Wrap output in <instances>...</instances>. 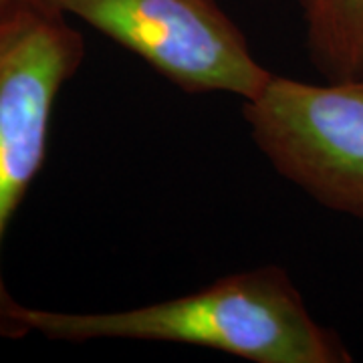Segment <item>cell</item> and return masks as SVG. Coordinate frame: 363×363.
Here are the masks:
<instances>
[{
	"label": "cell",
	"mask_w": 363,
	"mask_h": 363,
	"mask_svg": "<svg viewBox=\"0 0 363 363\" xmlns=\"http://www.w3.org/2000/svg\"><path fill=\"white\" fill-rule=\"evenodd\" d=\"M83 59L85 40L52 0L0 2V339L30 335L4 281L2 245L47 156L55 101Z\"/></svg>",
	"instance_id": "cell-2"
},
{
	"label": "cell",
	"mask_w": 363,
	"mask_h": 363,
	"mask_svg": "<svg viewBox=\"0 0 363 363\" xmlns=\"http://www.w3.org/2000/svg\"><path fill=\"white\" fill-rule=\"evenodd\" d=\"M0 2H2V0H0Z\"/></svg>",
	"instance_id": "cell-6"
},
{
	"label": "cell",
	"mask_w": 363,
	"mask_h": 363,
	"mask_svg": "<svg viewBox=\"0 0 363 363\" xmlns=\"http://www.w3.org/2000/svg\"><path fill=\"white\" fill-rule=\"evenodd\" d=\"M242 116L277 174L327 210L363 220V79L319 85L271 75Z\"/></svg>",
	"instance_id": "cell-3"
},
{
	"label": "cell",
	"mask_w": 363,
	"mask_h": 363,
	"mask_svg": "<svg viewBox=\"0 0 363 363\" xmlns=\"http://www.w3.org/2000/svg\"><path fill=\"white\" fill-rule=\"evenodd\" d=\"M49 341H150L222 351L252 363H350L343 339L313 317L291 274L264 264L233 272L182 297L121 311L23 309Z\"/></svg>",
	"instance_id": "cell-1"
},
{
	"label": "cell",
	"mask_w": 363,
	"mask_h": 363,
	"mask_svg": "<svg viewBox=\"0 0 363 363\" xmlns=\"http://www.w3.org/2000/svg\"><path fill=\"white\" fill-rule=\"evenodd\" d=\"M184 93L252 99L271 79L218 0H52Z\"/></svg>",
	"instance_id": "cell-4"
},
{
	"label": "cell",
	"mask_w": 363,
	"mask_h": 363,
	"mask_svg": "<svg viewBox=\"0 0 363 363\" xmlns=\"http://www.w3.org/2000/svg\"><path fill=\"white\" fill-rule=\"evenodd\" d=\"M305 49L325 81L363 79V0H297Z\"/></svg>",
	"instance_id": "cell-5"
}]
</instances>
